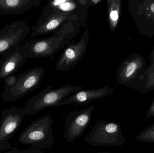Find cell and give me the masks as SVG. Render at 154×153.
Here are the masks:
<instances>
[{
    "label": "cell",
    "mask_w": 154,
    "mask_h": 153,
    "mask_svg": "<svg viewBox=\"0 0 154 153\" xmlns=\"http://www.w3.org/2000/svg\"><path fill=\"white\" fill-rule=\"evenodd\" d=\"M110 153V152H98V153Z\"/></svg>",
    "instance_id": "603a6c76"
},
{
    "label": "cell",
    "mask_w": 154,
    "mask_h": 153,
    "mask_svg": "<svg viewBox=\"0 0 154 153\" xmlns=\"http://www.w3.org/2000/svg\"><path fill=\"white\" fill-rule=\"evenodd\" d=\"M78 3L87 10H88L91 6H95L100 3L101 0H77Z\"/></svg>",
    "instance_id": "ffe728a7"
},
{
    "label": "cell",
    "mask_w": 154,
    "mask_h": 153,
    "mask_svg": "<svg viewBox=\"0 0 154 153\" xmlns=\"http://www.w3.org/2000/svg\"><path fill=\"white\" fill-rule=\"evenodd\" d=\"M138 86L144 90L154 89V70L144 76Z\"/></svg>",
    "instance_id": "ac0fdd59"
},
{
    "label": "cell",
    "mask_w": 154,
    "mask_h": 153,
    "mask_svg": "<svg viewBox=\"0 0 154 153\" xmlns=\"http://www.w3.org/2000/svg\"><path fill=\"white\" fill-rule=\"evenodd\" d=\"M41 0H0V13L4 15H19L36 7Z\"/></svg>",
    "instance_id": "9a60e30c"
},
{
    "label": "cell",
    "mask_w": 154,
    "mask_h": 153,
    "mask_svg": "<svg viewBox=\"0 0 154 153\" xmlns=\"http://www.w3.org/2000/svg\"><path fill=\"white\" fill-rule=\"evenodd\" d=\"M114 89L109 86L88 90H81L69 96L58 104L57 107L75 104V106L86 105L112 94Z\"/></svg>",
    "instance_id": "5bb4252c"
},
{
    "label": "cell",
    "mask_w": 154,
    "mask_h": 153,
    "mask_svg": "<svg viewBox=\"0 0 154 153\" xmlns=\"http://www.w3.org/2000/svg\"><path fill=\"white\" fill-rule=\"evenodd\" d=\"M129 12L142 35L154 34V0H129Z\"/></svg>",
    "instance_id": "52a82bcc"
},
{
    "label": "cell",
    "mask_w": 154,
    "mask_h": 153,
    "mask_svg": "<svg viewBox=\"0 0 154 153\" xmlns=\"http://www.w3.org/2000/svg\"><path fill=\"white\" fill-rule=\"evenodd\" d=\"M27 116L24 107L3 110L0 121V152L11 148L10 140Z\"/></svg>",
    "instance_id": "ba28073f"
},
{
    "label": "cell",
    "mask_w": 154,
    "mask_h": 153,
    "mask_svg": "<svg viewBox=\"0 0 154 153\" xmlns=\"http://www.w3.org/2000/svg\"><path fill=\"white\" fill-rule=\"evenodd\" d=\"M28 58L27 52L22 45L5 53L0 60V79L4 80L16 73Z\"/></svg>",
    "instance_id": "4fadbf2b"
},
{
    "label": "cell",
    "mask_w": 154,
    "mask_h": 153,
    "mask_svg": "<svg viewBox=\"0 0 154 153\" xmlns=\"http://www.w3.org/2000/svg\"><path fill=\"white\" fill-rule=\"evenodd\" d=\"M45 69L37 66L29 69L17 76L16 83L11 87H5L2 99L5 103L17 101L40 86L45 76Z\"/></svg>",
    "instance_id": "277c9868"
},
{
    "label": "cell",
    "mask_w": 154,
    "mask_h": 153,
    "mask_svg": "<svg viewBox=\"0 0 154 153\" xmlns=\"http://www.w3.org/2000/svg\"><path fill=\"white\" fill-rule=\"evenodd\" d=\"M52 88V85H48L42 91L28 100L24 107L27 116L37 114L46 108L57 107L60 102L81 90L83 87L66 84L57 89Z\"/></svg>",
    "instance_id": "7a4b0ae2"
},
{
    "label": "cell",
    "mask_w": 154,
    "mask_h": 153,
    "mask_svg": "<svg viewBox=\"0 0 154 153\" xmlns=\"http://www.w3.org/2000/svg\"><path fill=\"white\" fill-rule=\"evenodd\" d=\"M119 133L118 124L100 120L95 124L84 139L92 146L113 147L119 143Z\"/></svg>",
    "instance_id": "9c48e42d"
},
{
    "label": "cell",
    "mask_w": 154,
    "mask_h": 153,
    "mask_svg": "<svg viewBox=\"0 0 154 153\" xmlns=\"http://www.w3.org/2000/svg\"><path fill=\"white\" fill-rule=\"evenodd\" d=\"M5 153H44L39 149L31 146L29 148L24 150H20L17 148L11 147V149L5 152Z\"/></svg>",
    "instance_id": "d6986e66"
},
{
    "label": "cell",
    "mask_w": 154,
    "mask_h": 153,
    "mask_svg": "<svg viewBox=\"0 0 154 153\" xmlns=\"http://www.w3.org/2000/svg\"><path fill=\"white\" fill-rule=\"evenodd\" d=\"M53 124L49 115L33 121L21 133L18 142L39 150L51 148L55 143Z\"/></svg>",
    "instance_id": "3957f363"
},
{
    "label": "cell",
    "mask_w": 154,
    "mask_h": 153,
    "mask_svg": "<svg viewBox=\"0 0 154 153\" xmlns=\"http://www.w3.org/2000/svg\"><path fill=\"white\" fill-rule=\"evenodd\" d=\"M46 5L60 11L87 17L88 10L80 5L77 0H55L50 1Z\"/></svg>",
    "instance_id": "2e32d148"
},
{
    "label": "cell",
    "mask_w": 154,
    "mask_h": 153,
    "mask_svg": "<svg viewBox=\"0 0 154 153\" xmlns=\"http://www.w3.org/2000/svg\"><path fill=\"white\" fill-rule=\"evenodd\" d=\"M146 61L138 54H132L119 65L116 72L119 84L128 87L138 86L145 74Z\"/></svg>",
    "instance_id": "8992f818"
},
{
    "label": "cell",
    "mask_w": 154,
    "mask_h": 153,
    "mask_svg": "<svg viewBox=\"0 0 154 153\" xmlns=\"http://www.w3.org/2000/svg\"><path fill=\"white\" fill-rule=\"evenodd\" d=\"M30 30V28L23 21L5 24L0 30V55L21 46Z\"/></svg>",
    "instance_id": "7c38bea8"
},
{
    "label": "cell",
    "mask_w": 154,
    "mask_h": 153,
    "mask_svg": "<svg viewBox=\"0 0 154 153\" xmlns=\"http://www.w3.org/2000/svg\"><path fill=\"white\" fill-rule=\"evenodd\" d=\"M17 80V76L14 75H11L5 78L4 80L5 87H11L13 86Z\"/></svg>",
    "instance_id": "7402d4cb"
},
{
    "label": "cell",
    "mask_w": 154,
    "mask_h": 153,
    "mask_svg": "<svg viewBox=\"0 0 154 153\" xmlns=\"http://www.w3.org/2000/svg\"><path fill=\"white\" fill-rule=\"evenodd\" d=\"M72 40L67 45L55 65L56 70L65 72L73 69L84 57L89 43V28L85 29L79 40L75 43Z\"/></svg>",
    "instance_id": "30bf717a"
},
{
    "label": "cell",
    "mask_w": 154,
    "mask_h": 153,
    "mask_svg": "<svg viewBox=\"0 0 154 153\" xmlns=\"http://www.w3.org/2000/svg\"><path fill=\"white\" fill-rule=\"evenodd\" d=\"M106 3L109 25L112 35L118 26L122 9V1L107 0Z\"/></svg>",
    "instance_id": "e0dca14e"
},
{
    "label": "cell",
    "mask_w": 154,
    "mask_h": 153,
    "mask_svg": "<svg viewBox=\"0 0 154 153\" xmlns=\"http://www.w3.org/2000/svg\"><path fill=\"white\" fill-rule=\"evenodd\" d=\"M87 18L74 13L60 11L46 5L36 24L32 28L31 37L54 32L69 22H77L82 26Z\"/></svg>",
    "instance_id": "5b68a950"
},
{
    "label": "cell",
    "mask_w": 154,
    "mask_h": 153,
    "mask_svg": "<svg viewBox=\"0 0 154 153\" xmlns=\"http://www.w3.org/2000/svg\"><path fill=\"white\" fill-rule=\"evenodd\" d=\"M82 26L77 22H69L51 37L42 39L24 40L22 46L26 50L28 58L52 57L71 42Z\"/></svg>",
    "instance_id": "6da1fadb"
},
{
    "label": "cell",
    "mask_w": 154,
    "mask_h": 153,
    "mask_svg": "<svg viewBox=\"0 0 154 153\" xmlns=\"http://www.w3.org/2000/svg\"><path fill=\"white\" fill-rule=\"evenodd\" d=\"M94 105L71 112L63 126V137L69 143L73 142L84 134L89 125Z\"/></svg>",
    "instance_id": "8fae6325"
},
{
    "label": "cell",
    "mask_w": 154,
    "mask_h": 153,
    "mask_svg": "<svg viewBox=\"0 0 154 153\" xmlns=\"http://www.w3.org/2000/svg\"><path fill=\"white\" fill-rule=\"evenodd\" d=\"M149 60L150 61V63H149V66L147 67V68H146V70L145 74L144 76L146 75L149 74V73L151 72L152 71H153L154 70V47L152 53H151V55L149 56Z\"/></svg>",
    "instance_id": "44dd1931"
}]
</instances>
